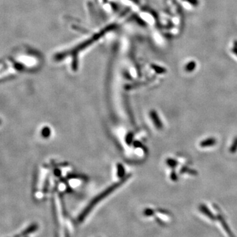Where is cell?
Masks as SVG:
<instances>
[{
  "instance_id": "5b68a950",
  "label": "cell",
  "mask_w": 237,
  "mask_h": 237,
  "mask_svg": "<svg viewBox=\"0 0 237 237\" xmlns=\"http://www.w3.org/2000/svg\"><path fill=\"white\" fill-rule=\"evenodd\" d=\"M189 173V175H193V176H196V175H198L197 171L194 170L192 169H190V168H189V167H186V166H183L182 168L180 169V174H184V173Z\"/></svg>"
},
{
  "instance_id": "ba28073f",
  "label": "cell",
  "mask_w": 237,
  "mask_h": 237,
  "mask_svg": "<svg viewBox=\"0 0 237 237\" xmlns=\"http://www.w3.org/2000/svg\"><path fill=\"white\" fill-rule=\"evenodd\" d=\"M170 178H171V180L172 181H174V182H177L178 180V175L176 173V171L175 170H172L170 174Z\"/></svg>"
},
{
  "instance_id": "30bf717a",
  "label": "cell",
  "mask_w": 237,
  "mask_h": 237,
  "mask_svg": "<svg viewBox=\"0 0 237 237\" xmlns=\"http://www.w3.org/2000/svg\"><path fill=\"white\" fill-rule=\"evenodd\" d=\"M195 66H196V65H195V64L194 63H191L189 64V65H188L186 66V70L188 72L192 71L194 70V69Z\"/></svg>"
},
{
  "instance_id": "52a82bcc",
  "label": "cell",
  "mask_w": 237,
  "mask_h": 237,
  "mask_svg": "<svg viewBox=\"0 0 237 237\" xmlns=\"http://www.w3.org/2000/svg\"><path fill=\"white\" fill-rule=\"evenodd\" d=\"M229 152L231 154H235V153L237 152V136L235 137L231 146H230Z\"/></svg>"
},
{
  "instance_id": "8992f818",
  "label": "cell",
  "mask_w": 237,
  "mask_h": 237,
  "mask_svg": "<svg viewBox=\"0 0 237 237\" xmlns=\"http://www.w3.org/2000/svg\"><path fill=\"white\" fill-rule=\"evenodd\" d=\"M166 164L167 166L169 167L170 168L174 169L176 168L178 165H179V162H178L175 159L167 158L166 159Z\"/></svg>"
},
{
  "instance_id": "3957f363",
  "label": "cell",
  "mask_w": 237,
  "mask_h": 237,
  "mask_svg": "<svg viewBox=\"0 0 237 237\" xmlns=\"http://www.w3.org/2000/svg\"><path fill=\"white\" fill-rule=\"evenodd\" d=\"M217 144V140L214 137L205 138L200 142V146L202 148H205L215 146Z\"/></svg>"
},
{
  "instance_id": "7a4b0ae2",
  "label": "cell",
  "mask_w": 237,
  "mask_h": 237,
  "mask_svg": "<svg viewBox=\"0 0 237 237\" xmlns=\"http://www.w3.org/2000/svg\"><path fill=\"white\" fill-rule=\"evenodd\" d=\"M198 209H199L200 211H201L202 214L205 215V216H207L208 218H210V219H211V220L215 221L216 219L215 216L210 210V209H209L205 204H200L199 207H198Z\"/></svg>"
},
{
  "instance_id": "6da1fadb",
  "label": "cell",
  "mask_w": 237,
  "mask_h": 237,
  "mask_svg": "<svg viewBox=\"0 0 237 237\" xmlns=\"http://www.w3.org/2000/svg\"><path fill=\"white\" fill-rule=\"evenodd\" d=\"M149 115H150L152 121L153 122V123L154 124L156 128H158L159 130L162 129L163 128V124L158 113H157L155 110H152L150 111V113H149Z\"/></svg>"
},
{
  "instance_id": "277c9868",
  "label": "cell",
  "mask_w": 237,
  "mask_h": 237,
  "mask_svg": "<svg viewBox=\"0 0 237 237\" xmlns=\"http://www.w3.org/2000/svg\"><path fill=\"white\" fill-rule=\"evenodd\" d=\"M217 219H219V221H220L221 224L222 225L223 227V229H224L225 231H226V232L227 233L228 236L229 237H235V235L233 234L232 232L231 231V230L230 229V228L229 227V225H228L227 223H226V222L225 221L223 217V215H221L220 214L217 215Z\"/></svg>"
},
{
  "instance_id": "9c48e42d",
  "label": "cell",
  "mask_w": 237,
  "mask_h": 237,
  "mask_svg": "<svg viewBox=\"0 0 237 237\" xmlns=\"http://www.w3.org/2000/svg\"><path fill=\"white\" fill-rule=\"evenodd\" d=\"M144 215H146V216H151V215H154V211L153 210H152V209L148 208V209H146V210H144Z\"/></svg>"
}]
</instances>
